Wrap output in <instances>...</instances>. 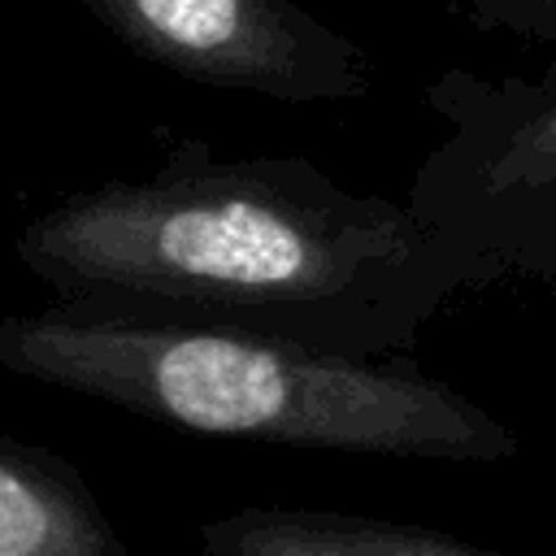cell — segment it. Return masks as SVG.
Segmentation results:
<instances>
[{
    "instance_id": "4",
    "label": "cell",
    "mask_w": 556,
    "mask_h": 556,
    "mask_svg": "<svg viewBox=\"0 0 556 556\" xmlns=\"http://www.w3.org/2000/svg\"><path fill=\"white\" fill-rule=\"evenodd\" d=\"M87 13L187 83L282 104H348L374 91L369 52L295 0H83Z\"/></svg>"
},
{
    "instance_id": "3",
    "label": "cell",
    "mask_w": 556,
    "mask_h": 556,
    "mask_svg": "<svg viewBox=\"0 0 556 556\" xmlns=\"http://www.w3.org/2000/svg\"><path fill=\"white\" fill-rule=\"evenodd\" d=\"M426 100L447 135L417 165L408 208L443 243L465 291H556V61L504 78L443 70Z\"/></svg>"
},
{
    "instance_id": "7",
    "label": "cell",
    "mask_w": 556,
    "mask_h": 556,
    "mask_svg": "<svg viewBox=\"0 0 556 556\" xmlns=\"http://www.w3.org/2000/svg\"><path fill=\"white\" fill-rule=\"evenodd\" d=\"M443 4L478 30L556 48V0H443Z\"/></svg>"
},
{
    "instance_id": "5",
    "label": "cell",
    "mask_w": 556,
    "mask_h": 556,
    "mask_svg": "<svg viewBox=\"0 0 556 556\" xmlns=\"http://www.w3.org/2000/svg\"><path fill=\"white\" fill-rule=\"evenodd\" d=\"M200 556H504V552L447 530L387 521V517L248 504L226 517H213L200 530Z\"/></svg>"
},
{
    "instance_id": "2",
    "label": "cell",
    "mask_w": 556,
    "mask_h": 556,
    "mask_svg": "<svg viewBox=\"0 0 556 556\" xmlns=\"http://www.w3.org/2000/svg\"><path fill=\"white\" fill-rule=\"evenodd\" d=\"M0 369L156 426L304 452L500 465L513 426L404 356H348L295 339L52 300L0 317Z\"/></svg>"
},
{
    "instance_id": "1",
    "label": "cell",
    "mask_w": 556,
    "mask_h": 556,
    "mask_svg": "<svg viewBox=\"0 0 556 556\" xmlns=\"http://www.w3.org/2000/svg\"><path fill=\"white\" fill-rule=\"evenodd\" d=\"M52 300L182 317L348 356H400L465 291L408 200L334 182L308 156L178 139L148 178L74 191L17 230Z\"/></svg>"
},
{
    "instance_id": "6",
    "label": "cell",
    "mask_w": 556,
    "mask_h": 556,
    "mask_svg": "<svg viewBox=\"0 0 556 556\" xmlns=\"http://www.w3.org/2000/svg\"><path fill=\"white\" fill-rule=\"evenodd\" d=\"M0 556H135L65 456L0 430Z\"/></svg>"
}]
</instances>
